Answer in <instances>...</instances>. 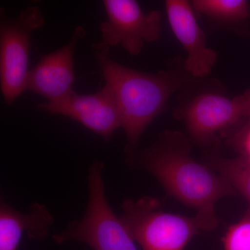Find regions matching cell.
I'll list each match as a JSON object with an SVG mask.
<instances>
[{
    "label": "cell",
    "mask_w": 250,
    "mask_h": 250,
    "mask_svg": "<svg viewBox=\"0 0 250 250\" xmlns=\"http://www.w3.org/2000/svg\"><path fill=\"white\" fill-rule=\"evenodd\" d=\"M93 52L105 85L116 100L126 135V151L136 153L139 140L149 124L165 110L172 94L183 80L170 71L146 73L125 66L110 57L109 46L93 44Z\"/></svg>",
    "instance_id": "cell-2"
},
{
    "label": "cell",
    "mask_w": 250,
    "mask_h": 250,
    "mask_svg": "<svg viewBox=\"0 0 250 250\" xmlns=\"http://www.w3.org/2000/svg\"><path fill=\"white\" fill-rule=\"evenodd\" d=\"M85 34L84 28L77 26L68 43L42 56L35 66L29 70L26 90L40 95L47 102L57 101L73 92L74 52Z\"/></svg>",
    "instance_id": "cell-9"
},
{
    "label": "cell",
    "mask_w": 250,
    "mask_h": 250,
    "mask_svg": "<svg viewBox=\"0 0 250 250\" xmlns=\"http://www.w3.org/2000/svg\"><path fill=\"white\" fill-rule=\"evenodd\" d=\"M223 250H250V212L230 225L222 238Z\"/></svg>",
    "instance_id": "cell-14"
},
{
    "label": "cell",
    "mask_w": 250,
    "mask_h": 250,
    "mask_svg": "<svg viewBox=\"0 0 250 250\" xmlns=\"http://www.w3.org/2000/svg\"><path fill=\"white\" fill-rule=\"evenodd\" d=\"M235 133L231 139L233 147L240 157L250 162V119Z\"/></svg>",
    "instance_id": "cell-15"
},
{
    "label": "cell",
    "mask_w": 250,
    "mask_h": 250,
    "mask_svg": "<svg viewBox=\"0 0 250 250\" xmlns=\"http://www.w3.org/2000/svg\"><path fill=\"white\" fill-rule=\"evenodd\" d=\"M37 108L49 114L61 115L78 122L106 141L122 127L116 100L106 85L90 95H79L73 91L57 101L39 104Z\"/></svg>",
    "instance_id": "cell-7"
},
{
    "label": "cell",
    "mask_w": 250,
    "mask_h": 250,
    "mask_svg": "<svg viewBox=\"0 0 250 250\" xmlns=\"http://www.w3.org/2000/svg\"><path fill=\"white\" fill-rule=\"evenodd\" d=\"M121 220L142 250H184L203 230L196 218L164 211L150 197L126 200Z\"/></svg>",
    "instance_id": "cell-4"
},
{
    "label": "cell",
    "mask_w": 250,
    "mask_h": 250,
    "mask_svg": "<svg viewBox=\"0 0 250 250\" xmlns=\"http://www.w3.org/2000/svg\"><path fill=\"white\" fill-rule=\"evenodd\" d=\"M208 166L226 179L235 190L241 192L249 205L250 212V162L241 157L227 159L211 155L207 159Z\"/></svg>",
    "instance_id": "cell-12"
},
{
    "label": "cell",
    "mask_w": 250,
    "mask_h": 250,
    "mask_svg": "<svg viewBox=\"0 0 250 250\" xmlns=\"http://www.w3.org/2000/svg\"><path fill=\"white\" fill-rule=\"evenodd\" d=\"M182 118L192 140L207 144L217 133L234 126L244 118V97L200 94L184 108Z\"/></svg>",
    "instance_id": "cell-8"
},
{
    "label": "cell",
    "mask_w": 250,
    "mask_h": 250,
    "mask_svg": "<svg viewBox=\"0 0 250 250\" xmlns=\"http://www.w3.org/2000/svg\"><path fill=\"white\" fill-rule=\"evenodd\" d=\"M166 14L174 36L187 52L184 63L192 77L209 75L217 53L207 45L205 32L197 22L191 3L186 0H166Z\"/></svg>",
    "instance_id": "cell-10"
},
{
    "label": "cell",
    "mask_w": 250,
    "mask_h": 250,
    "mask_svg": "<svg viewBox=\"0 0 250 250\" xmlns=\"http://www.w3.org/2000/svg\"><path fill=\"white\" fill-rule=\"evenodd\" d=\"M107 21L100 25L104 43L121 44L131 55L141 53L147 42L160 36L161 14L159 11L143 12L134 0H104Z\"/></svg>",
    "instance_id": "cell-6"
},
{
    "label": "cell",
    "mask_w": 250,
    "mask_h": 250,
    "mask_svg": "<svg viewBox=\"0 0 250 250\" xmlns=\"http://www.w3.org/2000/svg\"><path fill=\"white\" fill-rule=\"evenodd\" d=\"M39 8L29 6L17 18L0 14V85L5 103L11 105L26 90L33 33L43 26Z\"/></svg>",
    "instance_id": "cell-5"
},
{
    "label": "cell",
    "mask_w": 250,
    "mask_h": 250,
    "mask_svg": "<svg viewBox=\"0 0 250 250\" xmlns=\"http://www.w3.org/2000/svg\"><path fill=\"white\" fill-rule=\"evenodd\" d=\"M103 169L101 161H94L88 171L89 199L84 215L56 234L54 240L59 244L80 242L91 250H138L136 242L106 200Z\"/></svg>",
    "instance_id": "cell-3"
},
{
    "label": "cell",
    "mask_w": 250,
    "mask_h": 250,
    "mask_svg": "<svg viewBox=\"0 0 250 250\" xmlns=\"http://www.w3.org/2000/svg\"><path fill=\"white\" fill-rule=\"evenodd\" d=\"M136 159L170 195L196 210V218L206 231L213 229L218 224L217 202L236 192L211 167L192 159L188 143L178 132L164 133Z\"/></svg>",
    "instance_id": "cell-1"
},
{
    "label": "cell",
    "mask_w": 250,
    "mask_h": 250,
    "mask_svg": "<svg viewBox=\"0 0 250 250\" xmlns=\"http://www.w3.org/2000/svg\"><path fill=\"white\" fill-rule=\"evenodd\" d=\"M244 97V118L250 119V91L243 94Z\"/></svg>",
    "instance_id": "cell-16"
},
{
    "label": "cell",
    "mask_w": 250,
    "mask_h": 250,
    "mask_svg": "<svg viewBox=\"0 0 250 250\" xmlns=\"http://www.w3.org/2000/svg\"><path fill=\"white\" fill-rule=\"evenodd\" d=\"M53 223V217L41 204H34L28 213H24L1 200L0 250H17L24 233L31 239H44Z\"/></svg>",
    "instance_id": "cell-11"
},
{
    "label": "cell",
    "mask_w": 250,
    "mask_h": 250,
    "mask_svg": "<svg viewBox=\"0 0 250 250\" xmlns=\"http://www.w3.org/2000/svg\"><path fill=\"white\" fill-rule=\"evenodd\" d=\"M194 11L224 22H238L249 17V4L246 0H194Z\"/></svg>",
    "instance_id": "cell-13"
}]
</instances>
